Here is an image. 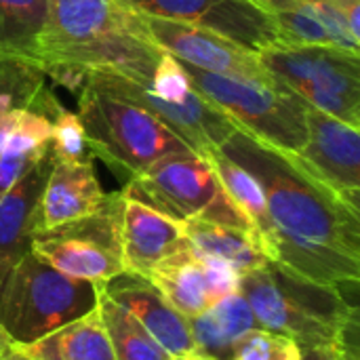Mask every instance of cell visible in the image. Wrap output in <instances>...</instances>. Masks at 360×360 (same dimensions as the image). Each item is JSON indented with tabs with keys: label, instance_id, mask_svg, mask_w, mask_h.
<instances>
[{
	"label": "cell",
	"instance_id": "cell-20",
	"mask_svg": "<svg viewBox=\"0 0 360 360\" xmlns=\"http://www.w3.org/2000/svg\"><path fill=\"white\" fill-rule=\"evenodd\" d=\"M21 348L32 360H116L99 306Z\"/></svg>",
	"mask_w": 360,
	"mask_h": 360
},
{
	"label": "cell",
	"instance_id": "cell-33",
	"mask_svg": "<svg viewBox=\"0 0 360 360\" xmlns=\"http://www.w3.org/2000/svg\"><path fill=\"white\" fill-rule=\"evenodd\" d=\"M8 344H11V340H8V335H6L4 327L0 325V350H4V348H6Z\"/></svg>",
	"mask_w": 360,
	"mask_h": 360
},
{
	"label": "cell",
	"instance_id": "cell-30",
	"mask_svg": "<svg viewBox=\"0 0 360 360\" xmlns=\"http://www.w3.org/2000/svg\"><path fill=\"white\" fill-rule=\"evenodd\" d=\"M300 360H359V356H356V352L346 350L342 346H323V348L302 350Z\"/></svg>",
	"mask_w": 360,
	"mask_h": 360
},
{
	"label": "cell",
	"instance_id": "cell-24",
	"mask_svg": "<svg viewBox=\"0 0 360 360\" xmlns=\"http://www.w3.org/2000/svg\"><path fill=\"white\" fill-rule=\"evenodd\" d=\"M46 0H0V53L38 61Z\"/></svg>",
	"mask_w": 360,
	"mask_h": 360
},
{
	"label": "cell",
	"instance_id": "cell-31",
	"mask_svg": "<svg viewBox=\"0 0 360 360\" xmlns=\"http://www.w3.org/2000/svg\"><path fill=\"white\" fill-rule=\"evenodd\" d=\"M325 2L344 17L350 32L360 38V0H325Z\"/></svg>",
	"mask_w": 360,
	"mask_h": 360
},
{
	"label": "cell",
	"instance_id": "cell-3",
	"mask_svg": "<svg viewBox=\"0 0 360 360\" xmlns=\"http://www.w3.org/2000/svg\"><path fill=\"white\" fill-rule=\"evenodd\" d=\"M76 114L91 154L127 179L167 156L194 152L152 112L91 78L78 93Z\"/></svg>",
	"mask_w": 360,
	"mask_h": 360
},
{
	"label": "cell",
	"instance_id": "cell-27",
	"mask_svg": "<svg viewBox=\"0 0 360 360\" xmlns=\"http://www.w3.org/2000/svg\"><path fill=\"white\" fill-rule=\"evenodd\" d=\"M36 108L46 114L51 118L53 124V137H51V150L55 154V158L59 160H89L93 158L89 143H86V135H84V127L78 118L76 112L68 110L51 91V86H46L42 91V95L38 97Z\"/></svg>",
	"mask_w": 360,
	"mask_h": 360
},
{
	"label": "cell",
	"instance_id": "cell-26",
	"mask_svg": "<svg viewBox=\"0 0 360 360\" xmlns=\"http://www.w3.org/2000/svg\"><path fill=\"white\" fill-rule=\"evenodd\" d=\"M49 80L36 59L0 53V133L11 112L36 108Z\"/></svg>",
	"mask_w": 360,
	"mask_h": 360
},
{
	"label": "cell",
	"instance_id": "cell-25",
	"mask_svg": "<svg viewBox=\"0 0 360 360\" xmlns=\"http://www.w3.org/2000/svg\"><path fill=\"white\" fill-rule=\"evenodd\" d=\"M99 312L105 327V333L112 344V352L116 360H173L158 342L137 323L133 314H129L122 306L110 300L103 289L99 295Z\"/></svg>",
	"mask_w": 360,
	"mask_h": 360
},
{
	"label": "cell",
	"instance_id": "cell-32",
	"mask_svg": "<svg viewBox=\"0 0 360 360\" xmlns=\"http://www.w3.org/2000/svg\"><path fill=\"white\" fill-rule=\"evenodd\" d=\"M0 360H32L30 354L19 346V344H8L4 350H0Z\"/></svg>",
	"mask_w": 360,
	"mask_h": 360
},
{
	"label": "cell",
	"instance_id": "cell-19",
	"mask_svg": "<svg viewBox=\"0 0 360 360\" xmlns=\"http://www.w3.org/2000/svg\"><path fill=\"white\" fill-rule=\"evenodd\" d=\"M188 321L196 352L215 360H232L236 342L259 327L253 310L238 291Z\"/></svg>",
	"mask_w": 360,
	"mask_h": 360
},
{
	"label": "cell",
	"instance_id": "cell-16",
	"mask_svg": "<svg viewBox=\"0 0 360 360\" xmlns=\"http://www.w3.org/2000/svg\"><path fill=\"white\" fill-rule=\"evenodd\" d=\"M53 160L55 154L49 148L44 156L0 196V289L11 270L30 253L32 236L38 228L40 196Z\"/></svg>",
	"mask_w": 360,
	"mask_h": 360
},
{
	"label": "cell",
	"instance_id": "cell-14",
	"mask_svg": "<svg viewBox=\"0 0 360 360\" xmlns=\"http://www.w3.org/2000/svg\"><path fill=\"white\" fill-rule=\"evenodd\" d=\"M103 293L133 314L173 360L196 352L190 321L177 312L146 276L122 272L103 285Z\"/></svg>",
	"mask_w": 360,
	"mask_h": 360
},
{
	"label": "cell",
	"instance_id": "cell-23",
	"mask_svg": "<svg viewBox=\"0 0 360 360\" xmlns=\"http://www.w3.org/2000/svg\"><path fill=\"white\" fill-rule=\"evenodd\" d=\"M207 158L211 160L224 192L234 202V207L243 213L257 245L262 247L264 255L268 257V249H270V243L274 236V226H272L266 196H264L259 181L245 167H240L230 156H226L219 148L209 152Z\"/></svg>",
	"mask_w": 360,
	"mask_h": 360
},
{
	"label": "cell",
	"instance_id": "cell-21",
	"mask_svg": "<svg viewBox=\"0 0 360 360\" xmlns=\"http://www.w3.org/2000/svg\"><path fill=\"white\" fill-rule=\"evenodd\" d=\"M184 232L198 255L228 264L238 276L259 268L268 259L255 236L238 226L192 219L184 224Z\"/></svg>",
	"mask_w": 360,
	"mask_h": 360
},
{
	"label": "cell",
	"instance_id": "cell-8",
	"mask_svg": "<svg viewBox=\"0 0 360 360\" xmlns=\"http://www.w3.org/2000/svg\"><path fill=\"white\" fill-rule=\"evenodd\" d=\"M30 251L57 272L105 285L124 272L122 264V192H112L95 215L57 228H38Z\"/></svg>",
	"mask_w": 360,
	"mask_h": 360
},
{
	"label": "cell",
	"instance_id": "cell-2",
	"mask_svg": "<svg viewBox=\"0 0 360 360\" xmlns=\"http://www.w3.org/2000/svg\"><path fill=\"white\" fill-rule=\"evenodd\" d=\"M238 293L262 329L293 340L300 350L356 348V306L344 297L342 287L308 281L266 259L259 268L238 276Z\"/></svg>",
	"mask_w": 360,
	"mask_h": 360
},
{
	"label": "cell",
	"instance_id": "cell-13",
	"mask_svg": "<svg viewBox=\"0 0 360 360\" xmlns=\"http://www.w3.org/2000/svg\"><path fill=\"white\" fill-rule=\"evenodd\" d=\"M306 124L308 139L295 156L314 177L360 209V129L314 108H308Z\"/></svg>",
	"mask_w": 360,
	"mask_h": 360
},
{
	"label": "cell",
	"instance_id": "cell-1",
	"mask_svg": "<svg viewBox=\"0 0 360 360\" xmlns=\"http://www.w3.org/2000/svg\"><path fill=\"white\" fill-rule=\"evenodd\" d=\"M262 186L274 236L268 259L323 285L356 287L360 278V209L314 177L302 160L234 131L219 148Z\"/></svg>",
	"mask_w": 360,
	"mask_h": 360
},
{
	"label": "cell",
	"instance_id": "cell-7",
	"mask_svg": "<svg viewBox=\"0 0 360 360\" xmlns=\"http://www.w3.org/2000/svg\"><path fill=\"white\" fill-rule=\"evenodd\" d=\"M122 194L181 224L205 219L251 232L243 213L224 192L211 160L196 152H184L154 162L146 171L129 177Z\"/></svg>",
	"mask_w": 360,
	"mask_h": 360
},
{
	"label": "cell",
	"instance_id": "cell-11",
	"mask_svg": "<svg viewBox=\"0 0 360 360\" xmlns=\"http://www.w3.org/2000/svg\"><path fill=\"white\" fill-rule=\"evenodd\" d=\"M127 8L217 32L255 53L281 42L272 17L253 0H118Z\"/></svg>",
	"mask_w": 360,
	"mask_h": 360
},
{
	"label": "cell",
	"instance_id": "cell-4",
	"mask_svg": "<svg viewBox=\"0 0 360 360\" xmlns=\"http://www.w3.org/2000/svg\"><path fill=\"white\" fill-rule=\"evenodd\" d=\"M101 289L57 272L30 251L0 289V325L13 344L27 346L97 308Z\"/></svg>",
	"mask_w": 360,
	"mask_h": 360
},
{
	"label": "cell",
	"instance_id": "cell-10",
	"mask_svg": "<svg viewBox=\"0 0 360 360\" xmlns=\"http://www.w3.org/2000/svg\"><path fill=\"white\" fill-rule=\"evenodd\" d=\"M139 23L146 36L160 51L173 55L184 65L205 70L211 74H228V76L274 84L268 72L262 68L255 51L217 32H211L200 25L150 17V15H139Z\"/></svg>",
	"mask_w": 360,
	"mask_h": 360
},
{
	"label": "cell",
	"instance_id": "cell-6",
	"mask_svg": "<svg viewBox=\"0 0 360 360\" xmlns=\"http://www.w3.org/2000/svg\"><path fill=\"white\" fill-rule=\"evenodd\" d=\"M184 68L192 89L219 108L240 131L291 154L304 148L308 139V105L293 93L259 80Z\"/></svg>",
	"mask_w": 360,
	"mask_h": 360
},
{
	"label": "cell",
	"instance_id": "cell-18",
	"mask_svg": "<svg viewBox=\"0 0 360 360\" xmlns=\"http://www.w3.org/2000/svg\"><path fill=\"white\" fill-rule=\"evenodd\" d=\"M53 124L38 108L8 114L0 133V196L11 190L51 148Z\"/></svg>",
	"mask_w": 360,
	"mask_h": 360
},
{
	"label": "cell",
	"instance_id": "cell-34",
	"mask_svg": "<svg viewBox=\"0 0 360 360\" xmlns=\"http://www.w3.org/2000/svg\"><path fill=\"white\" fill-rule=\"evenodd\" d=\"M175 360H215V359L205 356V354H200V352H194V354H190V356H184V359H175Z\"/></svg>",
	"mask_w": 360,
	"mask_h": 360
},
{
	"label": "cell",
	"instance_id": "cell-29",
	"mask_svg": "<svg viewBox=\"0 0 360 360\" xmlns=\"http://www.w3.org/2000/svg\"><path fill=\"white\" fill-rule=\"evenodd\" d=\"M152 95H156L162 101H171V103H181L190 97L192 82L190 76L186 72V68L169 53H160L158 63L152 72L150 84L146 86Z\"/></svg>",
	"mask_w": 360,
	"mask_h": 360
},
{
	"label": "cell",
	"instance_id": "cell-15",
	"mask_svg": "<svg viewBox=\"0 0 360 360\" xmlns=\"http://www.w3.org/2000/svg\"><path fill=\"white\" fill-rule=\"evenodd\" d=\"M122 192V190H120ZM184 224L122 194L124 272L148 276L158 264L188 249Z\"/></svg>",
	"mask_w": 360,
	"mask_h": 360
},
{
	"label": "cell",
	"instance_id": "cell-9",
	"mask_svg": "<svg viewBox=\"0 0 360 360\" xmlns=\"http://www.w3.org/2000/svg\"><path fill=\"white\" fill-rule=\"evenodd\" d=\"M120 34H143L139 15L118 0H46L38 63L68 59Z\"/></svg>",
	"mask_w": 360,
	"mask_h": 360
},
{
	"label": "cell",
	"instance_id": "cell-22",
	"mask_svg": "<svg viewBox=\"0 0 360 360\" xmlns=\"http://www.w3.org/2000/svg\"><path fill=\"white\" fill-rule=\"evenodd\" d=\"M146 278L186 319L198 316L211 308L202 259L192 247L158 264Z\"/></svg>",
	"mask_w": 360,
	"mask_h": 360
},
{
	"label": "cell",
	"instance_id": "cell-5",
	"mask_svg": "<svg viewBox=\"0 0 360 360\" xmlns=\"http://www.w3.org/2000/svg\"><path fill=\"white\" fill-rule=\"evenodd\" d=\"M272 82L308 108L360 129V55L338 46L278 42L257 53Z\"/></svg>",
	"mask_w": 360,
	"mask_h": 360
},
{
	"label": "cell",
	"instance_id": "cell-12",
	"mask_svg": "<svg viewBox=\"0 0 360 360\" xmlns=\"http://www.w3.org/2000/svg\"><path fill=\"white\" fill-rule=\"evenodd\" d=\"M89 78L97 82L103 89H110L137 105L152 112L162 124H167L177 137H181L196 154L207 156L209 152L221 148L228 137L238 131V127L213 103H209L202 95L196 91L190 93V97L181 103L162 101L156 95H152L146 86H141L135 80H129L116 72L108 70H91Z\"/></svg>",
	"mask_w": 360,
	"mask_h": 360
},
{
	"label": "cell",
	"instance_id": "cell-17",
	"mask_svg": "<svg viewBox=\"0 0 360 360\" xmlns=\"http://www.w3.org/2000/svg\"><path fill=\"white\" fill-rule=\"evenodd\" d=\"M108 198L110 194L103 192L97 179L93 158L78 162L55 158L40 196L38 228H57L95 215Z\"/></svg>",
	"mask_w": 360,
	"mask_h": 360
},
{
	"label": "cell",
	"instance_id": "cell-28",
	"mask_svg": "<svg viewBox=\"0 0 360 360\" xmlns=\"http://www.w3.org/2000/svg\"><path fill=\"white\" fill-rule=\"evenodd\" d=\"M300 346L274 331L253 329L240 338L232 350V360H300Z\"/></svg>",
	"mask_w": 360,
	"mask_h": 360
}]
</instances>
